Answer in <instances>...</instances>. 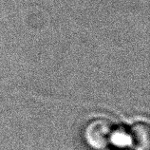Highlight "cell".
<instances>
[{
	"label": "cell",
	"instance_id": "obj_1",
	"mask_svg": "<svg viewBox=\"0 0 150 150\" xmlns=\"http://www.w3.org/2000/svg\"><path fill=\"white\" fill-rule=\"evenodd\" d=\"M116 129L113 124L104 118L90 121L85 127L84 137L86 144L94 149H104L114 141Z\"/></svg>",
	"mask_w": 150,
	"mask_h": 150
},
{
	"label": "cell",
	"instance_id": "obj_2",
	"mask_svg": "<svg viewBox=\"0 0 150 150\" xmlns=\"http://www.w3.org/2000/svg\"><path fill=\"white\" fill-rule=\"evenodd\" d=\"M129 139L136 150L149 149V125L144 122H137L129 130Z\"/></svg>",
	"mask_w": 150,
	"mask_h": 150
}]
</instances>
